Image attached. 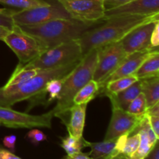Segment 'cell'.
Here are the masks:
<instances>
[{
  "mask_svg": "<svg viewBox=\"0 0 159 159\" xmlns=\"http://www.w3.org/2000/svg\"><path fill=\"white\" fill-rule=\"evenodd\" d=\"M158 20L159 13L152 16H124L104 20L105 23L99 27L87 30L78 39L82 54L84 55L92 49L120 41L137 26Z\"/></svg>",
  "mask_w": 159,
  "mask_h": 159,
  "instance_id": "obj_1",
  "label": "cell"
},
{
  "mask_svg": "<svg viewBox=\"0 0 159 159\" xmlns=\"http://www.w3.org/2000/svg\"><path fill=\"white\" fill-rule=\"evenodd\" d=\"M79 61L63 65L55 68L40 70L29 80L17 85L0 88V106L11 107L23 100L34 99V102H41L45 99L46 84L51 79L62 78L68 75Z\"/></svg>",
  "mask_w": 159,
  "mask_h": 159,
  "instance_id": "obj_2",
  "label": "cell"
},
{
  "mask_svg": "<svg viewBox=\"0 0 159 159\" xmlns=\"http://www.w3.org/2000/svg\"><path fill=\"white\" fill-rule=\"evenodd\" d=\"M97 55L98 48L90 50L65 76L61 90L57 98V105L52 110L54 116L60 118L63 124H66L69 110L74 105L73 99L76 93L93 79Z\"/></svg>",
  "mask_w": 159,
  "mask_h": 159,
  "instance_id": "obj_3",
  "label": "cell"
},
{
  "mask_svg": "<svg viewBox=\"0 0 159 159\" xmlns=\"http://www.w3.org/2000/svg\"><path fill=\"white\" fill-rule=\"evenodd\" d=\"M93 26L68 18L56 19L40 24L19 26L38 38L48 49L64 42L77 40Z\"/></svg>",
  "mask_w": 159,
  "mask_h": 159,
  "instance_id": "obj_4",
  "label": "cell"
},
{
  "mask_svg": "<svg viewBox=\"0 0 159 159\" xmlns=\"http://www.w3.org/2000/svg\"><path fill=\"white\" fill-rule=\"evenodd\" d=\"M82 57V48L77 39L48 48L35 59L23 65L40 70L51 69L79 61Z\"/></svg>",
  "mask_w": 159,
  "mask_h": 159,
  "instance_id": "obj_5",
  "label": "cell"
},
{
  "mask_svg": "<svg viewBox=\"0 0 159 159\" xmlns=\"http://www.w3.org/2000/svg\"><path fill=\"white\" fill-rule=\"evenodd\" d=\"M3 41L15 53L19 64L22 65L29 63L47 50V47L38 38L16 24Z\"/></svg>",
  "mask_w": 159,
  "mask_h": 159,
  "instance_id": "obj_6",
  "label": "cell"
},
{
  "mask_svg": "<svg viewBox=\"0 0 159 159\" xmlns=\"http://www.w3.org/2000/svg\"><path fill=\"white\" fill-rule=\"evenodd\" d=\"M127 55L128 54L124 51L120 41L109 43L98 48L97 62L93 79L99 85V90Z\"/></svg>",
  "mask_w": 159,
  "mask_h": 159,
  "instance_id": "obj_7",
  "label": "cell"
},
{
  "mask_svg": "<svg viewBox=\"0 0 159 159\" xmlns=\"http://www.w3.org/2000/svg\"><path fill=\"white\" fill-rule=\"evenodd\" d=\"M71 18L61 5L56 0L49 2L47 6H39L30 9L14 10L12 20L18 26H31L40 24L56 19Z\"/></svg>",
  "mask_w": 159,
  "mask_h": 159,
  "instance_id": "obj_8",
  "label": "cell"
},
{
  "mask_svg": "<svg viewBox=\"0 0 159 159\" xmlns=\"http://www.w3.org/2000/svg\"><path fill=\"white\" fill-rule=\"evenodd\" d=\"M54 117L53 110L41 115H31L19 112L11 107L0 106V125L10 128H51V121Z\"/></svg>",
  "mask_w": 159,
  "mask_h": 159,
  "instance_id": "obj_9",
  "label": "cell"
},
{
  "mask_svg": "<svg viewBox=\"0 0 159 159\" xmlns=\"http://www.w3.org/2000/svg\"><path fill=\"white\" fill-rule=\"evenodd\" d=\"M71 19L96 25L103 21L105 7L102 0H57Z\"/></svg>",
  "mask_w": 159,
  "mask_h": 159,
  "instance_id": "obj_10",
  "label": "cell"
},
{
  "mask_svg": "<svg viewBox=\"0 0 159 159\" xmlns=\"http://www.w3.org/2000/svg\"><path fill=\"white\" fill-rule=\"evenodd\" d=\"M145 114L134 115L116 106L112 105L111 120L104 140L116 139L124 134L130 135Z\"/></svg>",
  "mask_w": 159,
  "mask_h": 159,
  "instance_id": "obj_11",
  "label": "cell"
},
{
  "mask_svg": "<svg viewBox=\"0 0 159 159\" xmlns=\"http://www.w3.org/2000/svg\"><path fill=\"white\" fill-rule=\"evenodd\" d=\"M158 20H152L137 26L126 34L120 41L127 54L143 50L152 49L150 46L151 36ZM158 50V49H157Z\"/></svg>",
  "mask_w": 159,
  "mask_h": 159,
  "instance_id": "obj_12",
  "label": "cell"
},
{
  "mask_svg": "<svg viewBox=\"0 0 159 159\" xmlns=\"http://www.w3.org/2000/svg\"><path fill=\"white\" fill-rule=\"evenodd\" d=\"M159 13V0H132L113 9H106L103 21L124 16H152Z\"/></svg>",
  "mask_w": 159,
  "mask_h": 159,
  "instance_id": "obj_13",
  "label": "cell"
},
{
  "mask_svg": "<svg viewBox=\"0 0 159 159\" xmlns=\"http://www.w3.org/2000/svg\"><path fill=\"white\" fill-rule=\"evenodd\" d=\"M153 51H155V50L146 49L128 54L127 57L124 60V61L120 64V65L116 68V71L111 75L109 76L108 79L105 81V82L102 85V88L98 92L102 89L103 87L106 85V84L110 82V81L114 80V79H119V78L125 77V76L131 75H134V73L139 68L141 64L143 63V61L148 57L151 52Z\"/></svg>",
  "mask_w": 159,
  "mask_h": 159,
  "instance_id": "obj_14",
  "label": "cell"
},
{
  "mask_svg": "<svg viewBox=\"0 0 159 159\" xmlns=\"http://www.w3.org/2000/svg\"><path fill=\"white\" fill-rule=\"evenodd\" d=\"M87 104H74L69 110L68 119L65 126L68 134L75 138L80 139L83 134L85 122Z\"/></svg>",
  "mask_w": 159,
  "mask_h": 159,
  "instance_id": "obj_15",
  "label": "cell"
},
{
  "mask_svg": "<svg viewBox=\"0 0 159 159\" xmlns=\"http://www.w3.org/2000/svg\"><path fill=\"white\" fill-rule=\"evenodd\" d=\"M116 139L104 140L95 143L86 141L85 147L91 148L89 155L93 159H115L121 154L116 148Z\"/></svg>",
  "mask_w": 159,
  "mask_h": 159,
  "instance_id": "obj_16",
  "label": "cell"
},
{
  "mask_svg": "<svg viewBox=\"0 0 159 159\" xmlns=\"http://www.w3.org/2000/svg\"><path fill=\"white\" fill-rule=\"evenodd\" d=\"M141 93V80H138L130 86L115 95H108L112 105L116 106L127 111L130 102Z\"/></svg>",
  "mask_w": 159,
  "mask_h": 159,
  "instance_id": "obj_17",
  "label": "cell"
},
{
  "mask_svg": "<svg viewBox=\"0 0 159 159\" xmlns=\"http://www.w3.org/2000/svg\"><path fill=\"white\" fill-rule=\"evenodd\" d=\"M134 75L137 76L138 80L158 77L159 75L158 50H155L151 52L148 57L143 61Z\"/></svg>",
  "mask_w": 159,
  "mask_h": 159,
  "instance_id": "obj_18",
  "label": "cell"
},
{
  "mask_svg": "<svg viewBox=\"0 0 159 159\" xmlns=\"http://www.w3.org/2000/svg\"><path fill=\"white\" fill-rule=\"evenodd\" d=\"M141 93L145 97L148 109L159 102V77L141 79Z\"/></svg>",
  "mask_w": 159,
  "mask_h": 159,
  "instance_id": "obj_19",
  "label": "cell"
},
{
  "mask_svg": "<svg viewBox=\"0 0 159 159\" xmlns=\"http://www.w3.org/2000/svg\"><path fill=\"white\" fill-rule=\"evenodd\" d=\"M138 80L135 75H131L125 77L119 78V79H114V80L110 81L106 84L105 86L98 93H100L102 95L108 96V95H115L120 93L123 90L126 89L129 86L136 82Z\"/></svg>",
  "mask_w": 159,
  "mask_h": 159,
  "instance_id": "obj_20",
  "label": "cell"
},
{
  "mask_svg": "<svg viewBox=\"0 0 159 159\" xmlns=\"http://www.w3.org/2000/svg\"><path fill=\"white\" fill-rule=\"evenodd\" d=\"M40 71V69H38V68H28V67L23 66L21 64H19L11 77L8 80L7 83L4 86H11V85H17V84L26 82L35 76Z\"/></svg>",
  "mask_w": 159,
  "mask_h": 159,
  "instance_id": "obj_21",
  "label": "cell"
},
{
  "mask_svg": "<svg viewBox=\"0 0 159 159\" xmlns=\"http://www.w3.org/2000/svg\"><path fill=\"white\" fill-rule=\"evenodd\" d=\"M98 91L99 85L96 81L92 79L76 93L73 99V104H88L97 95Z\"/></svg>",
  "mask_w": 159,
  "mask_h": 159,
  "instance_id": "obj_22",
  "label": "cell"
},
{
  "mask_svg": "<svg viewBox=\"0 0 159 159\" xmlns=\"http://www.w3.org/2000/svg\"><path fill=\"white\" fill-rule=\"evenodd\" d=\"M85 144H86V140L84 139L83 137H82L80 139H77L71 135L68 134V136L61 138V146L65 151L67 155H71L81 152V150L85 147Z\"/></svg>",
  "mask_w": 159,
  "mask_h": 159,
  "instance_id": "obj_23",
  "label": "cell"
},
{
  "mask_svg": "<svg viewBox=\"0 0 159 159\" xmlns=\"http://www.w3.org/2000/svg\"><path fill=\"white\" fill-rule=\"evenodd\" d=\"M0 4L23 10L47 6L49 2L48 0H0Z\"/></svg>",
  "mask_w": 159,
  "mask_h": 159,
  "instance_id": "obj_24",
  "label": "cell"
},
{
  "mask_svg": "<svg viewBox=\"0 0 159 159\" xmlns=\"http://www.w3.org/2000/svg\"><path fill=\"white\" fill-rule=\"evenodd\" d=\"M135 134H139L140 137H141V141H140V144L138 150L134 154L130 159H144L151 152V150L153 148L154 146L151 144L148 136L144 130H137L131 135Z\"/></svg>",
  "mask_w": 159,
  "mask_h": 159,
  "instance_id": "obj_25",
  "label": "cell"
},
{
  "mask_svg": "<svg viewBox=\"0 0 159 159\" xmlns=\"http://www.w3.org/2000/svg\"><path fill=\"white\" fill-rule=\"evenodd\" d=\"M64 79H65V76L62 78L51 79L46 84L44 93L46 96L48 93L49 94V99H48V102H51L54 99H57V96L60 94V92L61 90Z\"/></svg>",
  "mask_w": 159,
  "mask_h": 159,
  "instance_id": "obj_26",
  "label": "cell"
},
{
  "mask_svg": "<svg viewBox=\"0 0 159 159\" xmlns=\"http://www.w3.org/2000/svg\"><path fill=\"white\" fill-rule=\"evenodd\" d=\"M147 103H146L145 97L142 93H140L133 101L130 103L129 107H127V111L129 113L134 115H144L147 111Z\"/></svg>",
  "mask_w": 159,
  "mask_h": 159,
  "instance_id": "obj_27",
  "label": "cell"
},
{
  "mask_svg": "<svg viewBox=\"0 0 159 159\" xmlns=\"http://www.w3.org/2000/svg\"><path fill=\"white\" fill-rule=\"evenodd\" d=\"M140 141H141V137L139 134H135L128 136L121 154L128 159L131 158V157L139 147Z\"/></svg>",
  "mask_w": 159,
  "mask_h": 159,
  "instance_id": "obj_28",
  "label": "cell"
},
{
  "mask_svg": "<svg viewBox=\"0 0 159 159\" xmlns=\"http://www.w3.org/2000/svg\"><path fill=\"white\" fill-rule=\"evenodd\" d=\"M14 9H0V26H6L12 30L15 26L12 20V13Z\"/></svg>",
  "mask_w": 159,
  "mask_h": 159,
  "instance_id": "obj_29",
  "label": "cell"
},
{
  "mask_svg": "<svg viewBox=\"0 0 159 159\" xmlns=\"http://www.w3.org/2000/svg\"><path fill=\"white\" fill-rule=\"evenodd\" d=\"M26 138L32 143L34 145H38L40 142L44 141L48 139L47 136L41 130H37V129H33V130H30L27 134H26Z\"/></svg>",
  "mask_w": 159,
  "mask_h": 159,
  "instance_id": "obj_30",
  "label": "cell"
},
{
  "mask_svg": "<svg viewBox=\"0 0 159 159\" xmlns=\"http://www.w3.org/2000/svg\"><path fill=\"white\" fill-rule=\"evenodd\" d=\"M159 45V22L155 25V29L151 36L150 46L152 49L157 50Z\"/></svg>",
  "mask_w": 159,
  "mask_h": 159,
  "instance_id": "obj_31",
  "label": "cell"
},
{
  "mask_svg": "<svg viewBox=\"0 0 159 159\" xmlns=\"http://www.w3.org/2000/svg\"><path fill=\"white\" fill-rule=\"evenodd\" d=\"M132 0H102L105 9H113L129 2Z\"/></svg>",
  "mask_w": 159,
  "mask_h": 159,
  "instance_id": "obj_32",
  "label": "cell"
},
{
  "mask_svg": "<svg viewBox=\"0 0 159 159\" xmlns=\"http://www.w3.org/2000/svg\"><path fill=\"white\" fill-rule=\"evenodd\" d=\"M16 141V137L13 134L6 136L2 140L3 144H4L5 147L9 148V151L12 152H15Z\"/></svg>",
  "mask_w": 159,
  "mask_h": 159,
  "instance_id": "obj_33",
  "label": "cell"
},
{
  "mask_svg": "<svg viewBox=\"0 0 159 159\" xmlns=\"http://www.w3.org/2000/svg\"><path fill=\"white\" fill-rule=\"evenodd\" d=\"M148 120L152 130L159 138V116H148Z\"/></svg>",
  "mask_w": 159,
  "mask_h": 159,
  "instance_id": "obj_34",
  "label": "cell"
},
{
  "mask_svg": "<svg viewBox=\"0 0 159 159\" xmlns=\"http://www.w3.org/2000/svg\"><path fill=\"white\" fill-rule=\"evenodd\" d=\"M0 159H22L14 155L13 152L6 149L0 148Z\"/></svg>",
  "mask_w": 159,
  "mask_h": 159,
  "instance_id": "obj_35",
  "label": "cell"
},
{
  "mask_svg": "<svg viewBox=\"0 0 159 159\" xmlns=\"http://www.w3.org/2000/svg\"><path fill=\"white\" fill-rule=\"evenodd\" d=\"M63 159H93L89 156V153H82V152H79L78 153L73 154V155L65 156Z\"/></svg>",
  "mask_w": 159,
  "mask_h": 159,
  "instance_id": "obj_36",
  "label": "cell"
},
{
  "mask_svg": "<svg viewBox=\"0 0 159 159\" xmlns=\"http://www.w3.org/2000/svg\"><path fill=\"white\" fill-rule=\"evenodd\" d=\"M144 159H159V144L158 141L155 144L148 155Z\"/></svg>",
  "mask_w": 159,
  "mask_h": 159,
  "instance_id": "obj_37",
  "label": "cell"
},
{
  "mask_svg": "<svg viewBox=\"0 0 159 159\" xmlns=\"http://www.w3.org/2000/svg\"><path fill=\"white\" fill-rule=\"evenodd\" d=\"M146 114L148 116H159V102L155 104L154 106L151 107L150 108L147 109Z\"/></svg>",
  "mask_w": 159,
  "mask_h": 159,
  "instance_id": "obj_38",
  "label": "cell"
},
{
  "mask_svg": "<svg viewBox=\"0 0 159 159\" xmlns=\"http://www.w3.org/2000/svg\"><path fill=\"white\" fill-rule=\"evenodd\" d=\"M9 31H10V29H9L8 27L0 26V40H2L3 41L4 38L6 37V36L9 34Z\"/></svg>",
  "mask_w": 159,
  "mask_h": 159,
  "instance_id": "obj_39",
  "label": "cell"
}]
</instances>
